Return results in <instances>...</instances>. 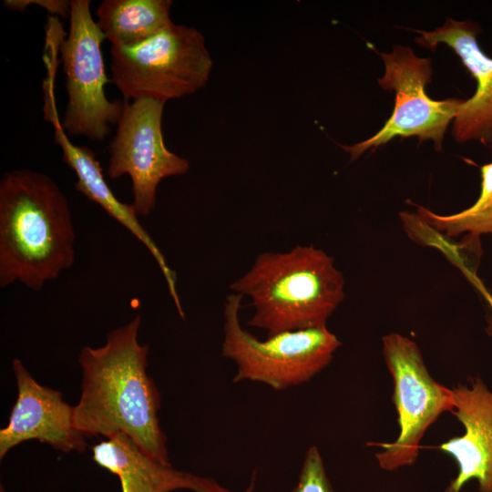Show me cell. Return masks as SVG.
<instances>
[{
    "mask_svg": "<svg viewBox=\"0 0 492 492\" xmlns=\"http://www.w3.org/2000/svg\"><path fill=\"white\" fill-rule=\"evenodd\" d=\"M67 197L46 174L15 169L0 181V286L39 292L75 261Z\"/></svg>",
    "mask_w": 492,
    "mask_h": 492,
    "instance_id": "obj_2",
    "label": "cell"
},
{
    "mask_svg": "<svg viewBox=\"0 0 492 492\" xmlns=\"http://www.w3.org/2000/svg\"><path fill=\"white\" fill-rule=\"evenodd\" d=\"M164 102L152 98L125 101L116 135L109 145L108 176L117 179L128 175L132 182L133 207L148 216L156 205L159 182L186 174L190 161L166 147L162 133Z\"/></svg>",
    "mask_w": 492,
    "mask_h": 492,
    "instance_id": "obj_9",
    "label": "cell"
},
{
    "mask_svg": "<svg viewBox=\"0 0 492 492\" xmlns=\"http://www.w3.org/2000/svg\"><path fill=\"white\" fill-rule=\"evenodd\" d=\"M241 299V294H231L224 305L222 355L237 365L234 382L250 380L283 390L309 381L331 363L341 342L326 325L261 341L240 323Z\"/></svg>",
    "mask_w": 492,
    "mask_h": 492,
    "instance_id": "obj_5",
    "label": "cell"
},
{
    "mask_svg": "<svg viewBox=\"0 0 492 492\" xmlns=\"http://www.w3.org/2000/svg\"><path fill=\"white\" fill-rule=\"evenodd\" d=\"M69 32L59 45L67 103L61 126L70 136L103 141L118 124L125 101L108 99L101 44L105 36L91 15L89 0H71Z\"/></svg>",
    "mask_w": 492,
    "mask_h": 492,
    "instance_id": "obj_6",
    "label": "cell"
},
{
    "mask_svg": "<svg viewBox=\"0 0 492 492\" xmlns=\"http://www.w3.org/2000/svg\"><path fill=\"white\" fill-rule=\"evenodd\" d=\"M17 398L0 430V457L24 441L36 439L62 452H84L86 436L75 425L74 406L56 390L38 384L19 359L12 363Z\"/></svg>",
    "mask_w": 492,
    "mask_h": 492,
    "instance_id": "obj_10",
    "label": "cell"
},
{
    "mask_svg": "<svg viewBox=\"0 0 492 492\" xmlns=\"http://www.w3.org/2000/svg\"><path fill=\"white\" fill-rule=\"evenodd\" d=\"M171 0H103L96 10L97 24L111 46L131 47L173 24Z\"/></svg>",
    "mask_w": 492,
    "mask_h": 492,
    "instance_id": "obj_15",
    "label": "cell"
},
{
    "mask_svg": "<svg viewBox=\"0 0 492 492\" xmlns=\"http://www.w3.org/2000/svg\"><path fill=\"white\" fill-rule=\"evenodd\" d=\"M231 289L252 301L249 325L273 335L326 325L344 298V279L334 260L313 245L259 254Z\"/></svg>",
    "mask_w": 492,
    "mask_h": 492,
    "instance_id": "obj_3",
    "label": "cell"
},
{
    "mask_svg": "<svg viewBox=\"0 0 492 492\" xmlns=\"http://www.w3.org/2000/svg\"><path fill=\"white\" fill-rule=\"evenodd\" d=\"M3 5L16 12L25 11L29 5H36L45 8L49 14L69 18L71 1L67 0H5Z\"/></svg>",
    "mask_w": 492,
    "mask_h": 492,
    "instance_id": "obj_18",
    "label": "cell"
},
{
    "mask_svg": "<svg viewBox=\"0 0 492 492\" xmlns=\"http://www.w3.org/2000/svg\"><path fill=\"white\" fill-rule=\"evenodd\" d=\"M415 218L447 237H456L463 232L475 237L492 234V162L481 167V191L471 207L442 216L419 206Z\"/></svg>",
    "mask_w": 492,
    "mask_h": 492,
    "instance_id": "obj_16",
    "label": "cell"
},
{
    "mask_svg": "<svg viewBox=\"0 0 492 492\" xmlns=\"http://www.w3.org/2000/svg\"><path fill=\"white\" fill-rule=\"evenodd\" d=\"M111 79L126 100L166 103L202 88L213 66L202 34L172 24L131 47L111 46Z\"/></svg>",
    "mask_w": 492,
    "mask_h": 492,
    "instance_id": "obj_4",
    "label": "cell"
},
{
    "mask_svg": "<svg viewBox=\"0 0 492 492\" xmlns=\"http://www.w3.org/2000/svg\"><path fill=\"white\" fill-rule=\"evenodd\" d=\"M383 354L394 383L393 401L398 415L399 435L391 443H379V466L395 471L415 463L427 429L445 412L454 409L451 388L429 374L417 344L392 333L383 337Z\"/></svg>",
    "mask_w": 492,
    "mask_h": 492,
    "instance_id": "obj_7",
    "label": "cell"
},
{
    "mask_svg": "<svg viewBox=\"0 0 492 492\" xmlns=\"http://www.w3.org/2000/svg\"><path fill=\"white\" fill-rule=\"evenodd\" d=\"M292 492H334L316 446L306 452L298 483Z\"/></svg>",
    "mask_w": 492,
    "mask_h": 492,
    "instance_id": "obj_17",
    "label": "cell"
},
{
    "mask_svg": "<svg viewBox=\"0 0 492 492\" xmlns=\"http://www.w3.org/2000/svg\"><path fill=\"white\" fill-rule=\"evenodd\" d=\"M479 32L471 20L447 18L433 31H419L415 41L431 50L439 44L446 45L477 80L475 94L465 99L453 120L452 133L458 143L476 140L487 145L492 143V58L477 43Z\"/></svg>",
    "mask_w": 492,
    "mask_h": 492,
    "instance_id": "obj_12",
    "label": "cell"
},
{
    "mask_svg": "<svg viewBox=\"0 0 492 492\" xmlns=\"http://www.w3.org/2000/svg\"><path fill=\"white\" fill-rule=\"evenodd\" d=\"M45 118L54 127V140L61 148L63 160L77 175L76 190L98 204L148 249L165 278L179 315L184 316L176 288V273L169 268L163 253L140 224L133 205L123 203L116 198L104 178L101 165L94 151L85 146H77L69 140L58 118L55 101L45 104Z\"/></svg>",
    "mask_w": 492,
    "mask_h": 492,
    "instance_id": "obj_13",
    "label": "cell"
},
{
    "mask_svg": "<svg viewBox=\"0 0 492 492\" xmlns=\"http://www.w3.org/2000/svg\"><path fill=\"white\" fill-rule=\"evenodd\" d=\"M451 390V413L462 424L464 434L437 447L457 466L445 492H461L471 480L477 481L478 492H492V390L478 377Z\"/></svg>",
    "mask_w": 492,
    "mask_h": 492,
    "instance_id": "obj_11",
    "label": "cell"
},
{
    "mask_svg": "<svg viewBox=\"0 0 492 492\" xmlns=\"http://www.w3.org/2000/svg\"><path fill=\"white\" fill-rule=\"evenodd\" d=\"M93 460L118 477L122 492H170L189 488V473L175 470L117 433L92 447Z\"/></svg>",
    "mask_w": 492,
    "mask_h": 492,
    "instance_id": "obj_14",
    "label": "cell"
},
{
    "mask_svg": "<svg viewBox=\"0 0 492 492\" xmlns=\"http://www.w3.org/2000/svg\"><path fill=\"white\" fill-rule=\"evenodd\" d=\"M140 322L137 315L111 331L105 345L81 349L82 390L74 422L86 436L123 433L150 456L170 464L158 418L159 392L146 372L149 347L138 341Z\"/></svg>",
    "mask_w": 492,
    "mask_h": 492,
    "instance_id": "obj_1",
    "label": "cell"
},
{
    "mask_svg": "<svg viewBox=\"0 0 492 492\" xmlns=\"http://www.w3.org/2000/svg\"><path fill=\"white\" fill-rule=\"evenodd\" d=\"M379 54L384 64V74L378 78V84L384 90L395 93L392 115L374 136L341 147L350 154L352 160L395 137H417L420 142L431 139L435 149L441 150L447 127L465 99L430 98L425 88L431 81V59L417 56L409 46H395L392 52Z\"/></svg>",
    "mask_w": 492,
    "mask_h": 492,
    "instance_id": "obj_8",
    "label": "cell"
},
{
    "mask_svg": "<svg viewBox=\"0 0 492 492\" xmlns=\"http://www.w3.org/2000/svg\"><path fill=\"white\" fill-rule=\"evenodd\" d=\"M190 489L195 492H230L211 479L191 474L190 475ZM252 490L253 485L251 483L245 492H252Z\"/></svg>",
    "mask_w": 492,
    "mask_h": 492,
    "instance_id": "obj_19",
    "label": "cell"
}]
</instances>
